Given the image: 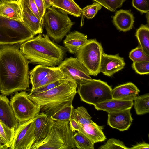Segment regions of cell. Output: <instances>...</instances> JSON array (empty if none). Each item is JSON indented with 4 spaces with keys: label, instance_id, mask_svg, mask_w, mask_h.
<instances>
[{
    "label": "cell",
    "instance_id": "cb8c5ba5",
    "mask_svg": "<svg viewBox=\"0 0 149 149\" xmlns=\"http://www.w3.org/2000/svg\"><path fill=\"white\" fill-rule=\"evenodd\" d=\"M53 68L39 65L31 70L29 72V78L32 88L43 79Z\"/></svg>",
    "mask_w": 149,
    "mask_h": 149
},
{
    "label": "cell",
    "instance_id": "9c48e42d",
    "mask_svg": "<svg viewBox=\"0 0 149 149\" xmlns=\"http://www.w3.org/2000/svg\"><path fill=\"white\" fill-rule=\"evenodd\" d=\"M10 104L19 123L33 119L40 111V107L25 91L15 93L10 99Z\"/></svg>",
    "mask_w": 149,
    "mask_h": 149
},
{
    "label": "cell",
    "instance_id": "ffe728a7",
    "mask_svg": "<svg viewBox=\"0 0 149 149\" xmlns=\"http://www.w3.org/2000/svg\"><path fill=\"white\" fill-rule=\"evenodd\" d=\"M112 17L114 24L120 31H128L133 26L134 17L129 10L121 9L117 11Z\"/></svg>",
    "mask_w": 149,
    "mask_h": 149
},
{
    "label": "cell",
    "instance_id": "f546056e",
    "mask_svg": "<svg viewBox=\"0 0 149 149\" xmlns=\"http://www.w3.org/2000/svg\"><path fill=\"white\" fill-rule=\"evenodd\" d=\"M70 102L49 117L53 119L63 122H69L71 112L74 108Z\"/></svg>",
    "mask_w": 149,
    "mask_h": 149
},
{
    "label": "cell",
    "instance_id": "ba28073f",
    "mask_svg": "<svg viewBox=\"0 0 149 149\" xmlns=\"http://www.w3.org/2000/svg\"><path fill=\"white\" fill-rule=\"evenodd\" d=\"M103 49L95 39L88 40L76 54L77 58L87 70L90 75L96 76L99 68Z\"/></svg>",
    "mask_w": 149,
    "mask_h": 149
},
{
    "label": "cell",
    "instance_id": "9a60e30c",
    "mask_svg": "<svg viewBox=\"0 0 149 149\" xmlns=\"http://www.w3.org/2000/svg\"><path fill=\"white\" fill-rule=\"evenodd\" d=\"M0 120L9 128L15 130L19 124L6 95H0Z\"/></svg>",
    "mask_w": 149,
    "mask_h": 149
},
{
    "label": "cell",
    "instance_id": "83f0119b",
    "mask_svg": "<svg viewBox=\"0 0 149 149\" xmlns=\"http://www.w3.org/2000/svg\"><path fill=\"white\" fill-rule=\"evenodd\" d=\"M134 108L138 115H142L149 112V94L137 96L134 100Z\"/></svg>",
    "mask_w": 149,
    "mask_h": 149
},
{
    "label": "cell",
    "instance_id": "f6af8a7d",
    "mask_svg": "<svg viewBox=\"0 0 149 149\" xmlns=\"http://www.w3.org/2000/svg\"><path fill=\"white\" fill-rule=\"evenodd\" d=\"M54 0H50V2L51 4H52H52L53 3V2H54Z\"/></svg>",
    "mask_w": 149,
    "mask_h": 149
},
{
    "label": "cell",
    "instance_id": "5b68a950",
    "mask_svg": "<svg viewBox=\"0 0 149 149\" xmlns=\"http://www.w3.org/2000/svg\"><path fill=\"white\" fill-rule=\"evenodd\" d=\"M35 35L22 21L0 15V45L21 44Z\"/></svg>",
    "mask_w": 149,
    "mask_h": 149
},
{
    "label": "cell",
    "instance_id": "6da1fadb",
    "mask_svg": "<svg viewBox=\"0 0 149 149\" xmlns=\"http://www.w3.org/2000/svg\"><path fill=\"white\" fill-rule=\"evenodd\" d=\"M20 44L0 45V92L3 95L29 88V63L19 50Z\"/></svg>",
    "mask_w": 149,
    "mask_h": 149
},
{
    "label": "cell",
    "instance_id": "4dcf8cb0",
    "mask_svg": "<svg viewBox=\"0 0 149 149\" xmlns=\"http://www.w3.org/2000/svg\"><path fill=\"white\" fill-rule=\"evenodd\" d=\"M102 7V6L100 4L95 2L91 5L87 6L82 9L81 26L83 25L85 18L86 17L88 19H92L95 16Z\"/></svg>",
    "mask_w": 149,
    "mask_h": 149
},
{
    "label": "cell",
    "instance_id": "e575fe53",
    "mask_svg": "<svg viewBox=\"0 0 149 149\" xmlns=\"http://www.w3.org/2000/svg\"><path fill=\"white\" fill-rule=\"evenodd\" d=\"M99 149H130L123 142L118 139L112 138L108 140L107 143L98 148Z\"/></svg>",
    "mask_w": 149,
    "mask_h": 149
},
{
    "label": "cell",
    "instance_id": "7a4b0ae2",
    "mask_svg": "<svg viewBox=\"0 0 149 149\" xmlns=\"http://www.w3.org/2000/svg\"><path fill=\"white\" fill-rule=\"evenodd\" d=\"M19 49L29 63L52 67L60 63L66 53L63 47L41 34L21 43Z\"/></svg>",
    "mask_w": 149,
    "mask_h": 149
},
{
    "label": "cell",
    "instance_id": "8d00e7d4",
    "mask_svg": "<svg viewBox=\"0 0 149 149\" xmlns=\"http://www.w3.org/2000/svg\"><path fill=\"white\" fill-rule=\"evenodd\" d=\"M66 78L36 88L31 89L29 94L30 96H32L52 89L61 84Z\"/></svg>",
    "mask_w": 149,
    "mask_h": 149
},
{
    "label": "cell",
    "instance_id": "2e32d148",
    "mask_svg": "<svg viewBox=\"0 0 149 149\" xmlns=\"http://www.w3.org/2000/svg\"><path fill=\"white\" fill-rule=\"evenodd\" d=\"M139 92V90L134 84L128 82L118 86L112 89V98L114 99L133 101Z\"/></svg>",
    "mask_w": 149,
    "mask_h": 149
},
{
    "label": "cell",
    "instance_id": "ab89813d",
    "mask_svg": "<svg viewBox=\"0 0 149 149\" xmlns=\"http://www.w3.org/2000/svg\"><path fill=\"white\" fill-rule=\"evenodd\" d=\"M33 1L37 7L40 15L43 18L46 9L43 0H33Z\"/></svg>",
    "mask_w": 149,
    "mask_h": 149
},
{
    "label": "cell",
    "instance_id": "484cf974",
    "mask_svg": "<svg viewBox=\"0 0 149 149\" xmlns=\"http://www.w3.org/2000/svg\"><path fill=\"white\" fill-rule=\"evenodd\" d=\"M65 78L58 67H54L43 79L31 89L36 88Z\"/></svg>",
    "mask_w": 149,
    "mask_h": 149
},
{
    "label": "cell",
    "instance_id": "bcb514c9",
    "mask_svg": "<svg viewBox=\"0 0 149 149\" xmlns=\"http://www.w3.org/2000/svg\"><path fill=\"white\" fill-rule=\"evenodd\" d=\"M3 0H0V1H3Z\"/></svg>",
    "mask_w": 149,
    "mask_h": 149
},
{
    "label": "cell",
    "instance_id": "e0dca14e",
    "mask_svg": "<svg viewBox=\"0 0 149 149\" xmlns=\"http://www.w3.org/2000/svg\"><path fill=\"white\" fill-rule=\"evenodd\" d=\"M20 0L0 1V15L22 22Z\"/></svg>",
    "mask_w": 149,
    "mask_h": 149
},
{
    "label": "cell",
    "instance_id": "603a6c76",
    "mask_svg": "<svg viewBox=\"0 0 149 149\" xmlns=\"http://www.w3.org/2000/svg\"><path fill=\"white\" fill-rule=\"evenodd\" d=\"M52 7L61 12L78 17L81 15L82 9L74 0H54Z\"/></svg>",
    "mask_w": 149,
    "mask_h": 149
},
{
    "label": "cell",
    "instance_id": "d590c367",
    "mask_svg": "<svg viewBox=\"0 0 149 149\" xmlns=\"http://www.w3.org/2000/svg\"><path fill=\"white\" fill-rule=\"evenodd\" d=\"M132 66L138 74H148L149 73V61L133 62Z\"/></svg>",
    "mask_w": 149,
    "mask_h": 149
},
{
    "label": "cell",
    "instance_id": "8992f818",
    "mask_svg": "<svg viewBox=\"0 0 149 149\" xmlns=\"http://www.w3.org/2000/svg\"><path fill=\"white\" fill-rule=\"evenodd\" d=\"M77 86L74 80L66 78L63 82L54 88L30 96L40 107L56 102L73 101L77 93Z\"/></svg>",
    "mask_w": 149,
    "mask_h": 149
},
{
    "label": "cell",
    "instance_id": "f35d334b",
    "mask_svg": "<svg viewBox=\"0 0 149 149\" xmlns=\"http://www.w3.org/2000/svg\"><path fill=\"white\" fill-rule=\"evenodd\" d=\"M27 4L31 10L41 21H43L42 18L38 10L37 7L33 0H23Z\"/></svg>",
    "mask_w": 149,
    "mask_h": 149
},
{
    "label": "cell",
    "instance_id": "f1b7e54d",
    "mask_svg": "<svg viewBox=\"0 0 149 149\" xmlns=\"http://www.w3.org/2000/svg\"><path fill=\"white\" fill-rule=\"evenodd\" d=\"M76 148L79 149H94V143L81 132L75 133L73 136Z\"/></svg>",
    "mask_w": 149,
    "mask_h": 149
},
{
    "label": "cell",
    "instance_id": "836d02e7",
    "mask_svg": "<svg viewBox=\"0 0 149 149\" xmlns=\"http://www.w3.org/2000/svg\"><path fill=\"white\" fill-rule=\"evenodd\" d=\"M111 12L115 11L122 6L125 0H92Z\"/></svg>",
    "mask_w": 149,
    "mask_h": 149
},
{
    "label": "cell",
    "instance_id": "d4e9b609",
    "mask_svg": "<svg viewBox=\"0 0 149 149\" xmlns=\"http://www.w3.org/2000/svg\"><path fill=\"white\" fill-rule=\"evenodd\" d=\"M135 36L139 46L144 52L149 56V28L148 26L141 24L137 30Z\"/></svg>",
    "mask_w": 149,
    "mask_h": 149
},
{
    "label": "cell",
    "instance_id": "44dd1931",
    "mask_svg": "<svg viewBox=\"0 0 149 149\" xmlns=\"http://www.w3.org/2000/svg\"><path fill=\"white\" fill-rule=\"evenodd\" d=\"M79 124V131L86 136L94 144L106 139L102 131L103 126H99L93 121L88 124Z\"/></svg>",
    "mask_w": 149,
    "mask_h": 149
},
{
    "label": "cell",
    "instance_id": "7402d4cb",
    "mask_svg": "<svg viewBox=\"0 0 149 149\" xmlns=\"http://www.w3.org/2000/svg\"><path fill=\"white\" fill-rule=\"evenodd\" d=\"M34 121L35 142L33 144L40 142L46 136L48 130L49 118L44 113H40L34 118Z\"/></svg>",
    "mask_w": 149,
    "mask_h": 149
},
{
    "label": "cell",
    "instance_id": "3957f363",
    "mask_svg": "<svg viewBox=\"0 0 149 149\" xmlns=\"http://www.w3.org/2000/svg\"><path fill=\"white\" fill-rule=\"evenodd\" d=\"M49 118L48 131L41 141L33 144L31 149H71L76 148L69 122Z\"/></svg>",
    "mask_w": 149,
    "mask_h": 149
},
{
    "label": "cell",
    "instance_id": "5bb4252c",
    "mask_svg": "<svg viewBox=\"0 0 149 149\" xmlns=\"http://www.w3.org/2000/svg\"><path fill=\"white\" fill-rule=\"evenodd\" d=\"M22 12V22L34 34H42L43 22L40 21L34 14L27 4L23 0H20Z\"/></svg>",
    "mask_w": 149,
    "mask_h": 149
},
{
    "label": "cell",
    "instance_id": "7c38bea8",
    "mask_svg": "<svg viewBox=\"0 0 149 149\" xmlns=\"http://www.w3.org/2000/svg\"><path fill=\"white\" fill-rule=\"evenodd\" d=\"M124 58L118 54H107L102 52L100 65L99 70L104 75L110 77L121 70L125 65Z\"/></svg>",
    "mask_w": 149,
    "mask_h": 149
},
{
    "label": "cell",
    "instance_id": "1f68e13d",
    "mask_svg": "<svg viewBox=\"0 0 149 149\" xmlns=\"http://www.w3.org/2000/svg\"><path fill=\"white\" fill-rule=\"evenodd\" d=\"M15 130L9 128L0 120V136L7 148L11 145Z\"/></svg>",
    "mask_w": 149,
    "mask_h": 149
},
{
    "label": "cell",
    "instance_id": "60d3db41",
    "mask_svg": "<svg viewBox=\"0 0 149 149\" xmlns=\"http://www.w3.org/2000/svg\"><path fill=\"white\" fill-rule=\"evenodd\" d=\"M69 125L71 130L73 132L76 131H79L80 125L79 123L74 119L70 118L69 122Z\"/></svg>",
    "mask_w": 149,
    "mask_h": 149
},
{
    "label": "cell",
    "instance_id": "b9f144b4",
    "mask_svg": "<svg viewBox=\"0 0 149 149\" xmlns=\"http://www.w3.org/2000/svg\"><path fill=\"white\" fill-rule=\"evenodd\" d=\"M130 148L132 149H148L149 148V144L145 142H143L133 145Z\"/></svg>",
    "mask_w": 149,
    "mask_h": 149
},
{
    "label": "cell",
    "instance_id": "277c9868",
    "mask_svg": "<svg viewBox=\"0 0 149 149\" xmlns=\"http://www.w3.org/2000/svg\"><path fill=\"white\" fill-rule=\"evenodd\" d=\"M42 19L47 34L56 42L62 40L74 24L67 14L54 7L47 9Z\"/></svg>",
    "mask_w": 149,
    "mask_h": 149
},
{
    "label": "cell",
    "instance_id": "4fadbf2b",
    "mask_svg": "<svg viewBox=\"0 0 149 149\" xmlns=\"http://www.w3.org/2000/svg\"><path fill=\"white\" fill-rule=\"evenodd\" d=\"M131 108L116 112L108 113L107 124L111 127L120 131L127 130L130 126L133 118Z\"/></svg>",
    "mask_w": 149,
    "mask_h": 149
},
{
    "label": "cell",
    "instance_id": "d6986e66",
    "mask_svg": "<svg viewBox=\"0 0 149 149\" xmlns=\"http://www.w3.org/2000/svg\"><path fill=\"white\" fill-rule=\"evenodd\" d=\"M133 100H123L111 99L94 105L97 110L104 111L108 113L117 112L131 108L133 105Z\"/></svg>",
    "mask_w": 149,
    "mask_h": 149
},
{
    "label": "cell",
    "instance_id": "7bdbcfd3",
    "mask_svg": "<svg viewBox=\"0 0 149 149\" xmlns=\"http://www.w3.org/2000/svg\"><path fill=\"white\" fill-rule=\"evenodd\" d=\"M43 1L46 9L52 6L50 0H43Z\"/></svg>",
    "mask_w": 149,
    "mask_h": 149
},
{
    "label": "cell",
    "instance_id": "ee69618b",
    "mask_svg": "<svg viewBox=\"0 0 149 149\" xmlns=\"http://www.w3.org/2000/svg\"><path fill=\"white\" fill-rule=\"evenodd\" d=\"M5 144L0 136V149H7Z\"/></svg>",
    "mask_w": 149,
    "mask_h": 149
},
{
    "label": "cell",
    "instance_id": "52a82bcc",
    "mask_svg": "<svg viewBox=\"0 0 149 149\" xmlns=\"http://www.w3.org/2000/svg\"><path fill=\"white\" fill-rule=\"evenodd\" d=\"M112 89L107 83L100 79H93L78 85L77 92L81 101L94 105L112 99Z\"/></svg>",
    "mask_w": 149,
    "mask_h": 149
},
{
    "label": "cell",
    "instance_id": "8fae6325",
    "mask_svg": "<svg viewBox=\"0 0 149 149\" xmlns=\"http://www.w3.org/2000/svg\"><path fill=\"white\" fill-rule=\"evenodd\" d=\"M34 118L19 123L15 130L10 149H31L35 142Z\"/></svg>",
    "mask_w": 149,
    "mask_h": 149
},
{
    "label": "cell",
    "instance_id": "74e56055",
    "mask_svg": "<svg viewBox=\"0 0 149 149\" xmlns=\"http://www.w3.org/2000/svg\"><path fill=\"white\" fill-rule=\"evenodd\" d=\"M133 7L142 14L149 11V0H132Z\"/></svg>",
    "mask_w": 149,
    "mask_h": 149
},
{
    "label": "cell",
    "instance_id": "4316f807",
    "mask_svg": "<svg viewBox=\"0 0 149 149\" xmlns=\"http://www.w3.org/2000/svg\"><path fill=\"white\" fill-rule=\"evenodd\" d=\"M70 118L75 119L81 125L88 124L93 121L92 117L86 108L82 106L72 109Z\"/></svg>",
    "mask_w": 149,
    "mask_h": 149
},
{
    "label": "cell",
    "instance_id": "ac0fdd59",
    "mask_svg": "<svg viewBox=\"0 0 149 149\" xmlns=\"http://www.w3.org/2000/svg\"><path fill=\"white\" fill-rule=\"evenodd\" d=\"M88 40L87 35L78 31H74L66 35L63 43L70 53L76 54Z\"/></svg>",
    "mask_w": 149,
    "mask_h": 149
},
{
    "label": "cell",
    "instance_id": "d6a6232c",
    "mask_svg": "<svg viewBox=\"0 0 149 149\" xmlns=\"http://www.w3.org/2000/svg\"><path fill=\"white\" fill-rule=\"evenodd\" d=\"M129 57L133 62L149 61V56L144 52L139 45L130 52Z\"/></svg>",
    "mask_w": 149,
    "mask_h": 149
},
{
    "label": "cell",
    "instance_id": "30bf717a",
    "mask_svg": "<svg viewBox=\"0 0 149 149\" xmlns=\"http://www.w3.org/2000/svg\"><path fill=\"white\" fill-rule=\"evenodd\" d=\"M58 67L65 77L74 80L77 85L93 79L87 70L77 58L71 57L66 58Z\"/></svg>",
    "mask_w": 149,
    "mask_h": 149
}]
</instances>
